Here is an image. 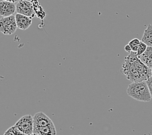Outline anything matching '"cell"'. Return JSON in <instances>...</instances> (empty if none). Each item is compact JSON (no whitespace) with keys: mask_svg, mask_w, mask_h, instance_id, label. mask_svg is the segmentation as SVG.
Segmentation results:
<instances>
[{"mask_svg":"<svg viewBox=\"0 0 152 135\" xmlns=\"http://www.w3.org/2000/svg\"><path fill=\"white\" fill-rule=\"evenodd\" d=\"M122 72L131 82L146 81L152 75L151 69L142 62L135 52L133 51L125 57Z\"/></svg>","mask_w":152,"mask_h":135,"instance_id":"obj_1","label":"cell"},{"mask_svg":"<svg viewBox=\"0 0 152 135\" xmlns=\"http://www.w3.org/2000/svg\"><path fill=\"white\" fill-rule=\"evenodd\" d=\"M127 93L139 101L149 102L152 99L146 81L131 82L127 87Z\"/></svg>","mask_w":152,"mask_h":135,"instance_id":"obj_2","label":"cell"},{"mask_svg":"<svg viewBox=\"0 0 152 135\" xmlns=\"http://www.w3.org/2000/svg\"><path fill=\"white\" fill-rule=\"evenodd\" d=\"M18 29L15 15L2 17L0 19V32L4 34H12Z\"/></svg>","mask_w":152,"mask_h":135,"instance_id":"obj_3","label":"cell"},{"mask_svg":"<svg viewBox=\"0 0 152 135\" xmlns=\"http://www.w3.org/2000/svg\"><path fill=\"white\" fill-rule=\"evenodd\" d=\"M14 126L24 134L27 135L32 134L34 127L33 117L31 114H26L19 119Z\"/></svg>","mask_w":152,"mask_h":135,"instance_id":"obj_4","label":"cell"},{"mask_svg":"<svg viewBox=\"0 0 152 135\" xmlns=\"http://www.w3.org/2000/svg\"><path fill=\"white\" fill-rule=\"evenodd\" d=\"M16 5L17 13L29 16L31 18L35 15L34 7L30 1L27 0H20Z\"/></svg>","mask_w":152,"mask_h":135,"instance_id":"obj_5","label":"cell"},{"mask_svg":"<svg viewBox=\"0 0 152 135\" xmlns=\"http://www.w3.org/2000/svg\"><path fill=\"white\" fill-rule=\"evenodd\" d=\"M16 12V5L15 3L7 1H0V16L8 17L14 15Z\"/></svg>","mask_w":152,"mask_h":135,"instance_id":"obj_6","label":"cell"},{"mask_svg":"<svg viewBox=\"0 0 152 135\" xmlns=\"http://www.w3.org/2000/svg\"><path fill=\"white\" fill-rule=\"evenodd\" d=\"M34 127H45L53 123L49 117L43 112H39L33 116Z\"/></svg>","mask_w":152,"mask_h":135,"instance_id":"obj_7","label":"cell"},{"mask_svg":"<svg viewBox=\"0 0 152 135\" xmlns=\"http://www.w3.org/2000/svg\"><path fill=\"white\" fill-rule=\"evenodd\" d=\"M15 18L17 27L20 29L26 30L32 25V18L29 16L17 13Z\"/></svg>","mask_w":152,"mask_h":135,"instance_id":"obj_8","label":"cell"},{"mask_svg":"<svg viewBox=\"0 0 152 135\" xmlns=\"http://www.w3.org/2000/svg\"><path fill=\"white\" fill-rule=\"evenodd\" d=\"M33 133L39 135H57V130L54 123L45 127H34Z\"/></svg>","mask_w":152,"mask_h":135,"instance_id":"obj_9","label":"cell"},{"mask_svg":"<svg viewBox=\"0 0 152 135\" xmlns=\"http://www.w3.org/2000/svg\"><path fill=\"white\" fill-rule=\"evenodd\" d=\"M138 57L148 67L152 68V46H148L144 53Z\"/></svg>","mask_w":152,"mask_h":135,"instance_id":"obj_10","label":"cell"},{"mask_svg":"<svg viewBox=\"0 0 152 135\" xmlns=\"http://www.w3.org/2000/svg\"><path fill=\"white\" fill-rule=\"evenodd\" d=\"M142 42L146 44L148 46H152V25L149 24L145 29Z\"/></svg>","mask_w":152,"mask_h":135,"instance_id":"obj_11","label":"cell"},{"mask_svg":"<svg viewBox=\"0 0 152 135\" xmlns=\"http://www.w3.org/2000/svg\"><path fill=\"white\" fill-rule=\"evenodd\" d=\"M3 135H27L21 132L18 128L13 126L7 130Z\"/></svg>","mask_w":152,"mask_h":135,"instance_id":"obj_12","label":"cell"},{"mask_svg":"<svg viewBox=\"0 0 152 135\" xmlns=\"http://www.w3.org/2000/svg\"><path fill=\"white\" fill-rule=\"evenodd\" d=\"M140 42L141 41L139 40L138 39H134L133 40H131L128 44L131 47V51L133 52H135V53H137L138 47H139Z\"/></svg>","mask_w":152,"mask_h":135,"instance_id":"obj_13","label":"cell"},{"mask_svg":"<svg viewBox=\"0 0 152 135\" xmlns=\"http://www.w3.org/2000/svg\"><path fill=\"white\" fill-rule=\"evenodd\" d=\"M147 47H148L147 45L145 44V43H144L143 42L141 41L140 44H139V47H138V50H137V53H136L137 56H140V55L144 53V52H145V51L146 50Z\"/></svg>","mask_w":152,"mask_h":135,"instance_id":"obj_14","label":"cell"},{"mask_svg":"<svg viewBox=\"0 0 152 135\" xmlns=\"http://www.w3.org/2000/svg\"><path fill=\"white\" fill-rule=\"evenodd\" d=\"M146 82L147 83V85L148 86V88H149V90H150V92L151 93V98H152V75L149 79H147Z\"/></svg>","mask_w":152,"mask_h":135,"instance_id":"obj_15","label":"cell"},{"mask_svg":"<svg viewBox=\"0 0 152 135\" xmlns=\"http://www.w3.org/2000/svg\"><path fill=\"white\" fill-rule=\"evenodd\" d=\"M124 50H125V51L126 52H127V53H130L132 51H131V47H130L129 44L126 45V46H125V47H124Z\"/></svg>","mask_w":152,"mask_h":135,"instance_id":"obj_16","label":"cell"},{"mask_svg":"<svg viewBox=\"0 0 152 135\" xmlns=\"http://www.w3.org/2000/svg\"><path fill=\"white\" fill-rule=\"evenodd\" d=\"M3 1H10V2H12V3H18L20 0H3Z\"/></svg>","mask_w":152,"mask_h":135,"instance_id":"obj_17","label":"cell"},{"mask_svg":"<svg viewBox=\"0 0 152 135\" xmlns=\"http://www.w3.org/2000/svg\"><path fill=\"white\" fill-rule=\"evenodd\" d=\"M31 135H39V134H35V133H33L32 134H31Z\"/></svg>","mask_w":152,"mask_h":135,"instance_id":"obj_18","label":"cell"},{"mask_svg":"<svg viewBox=\"0 0 152 135\" xmlns=\"http://www.w3.org/2000/svg\"><path fill=\"white\" fill-rule=\"evenodd\" d=\"M151 73H152V68H151Z\"/></svg>","mask_w":152,"mask_h":135,"instance_id":"obj_19","label":"cell"}]
</instances>
